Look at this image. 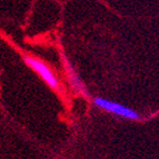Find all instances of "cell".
Returning a JSON list of instances; mask_svg holds the SVG:
<instances>
[{
	"label": "cell",
	"instance_id": "cell-3",
	"mask_svg": "<svg viewBox=\"0 0 159 159\" xmlns=\"http://www.w3.org/2000/svg\"><path fill=\"white\" fill-rule=\"evenodd\" d=\"M63 65H64L65 73L67 75L68 83H70V88L73 89L74 92L77 93V94H82V96H89L84 83L82 82V80L80 79L79 74L76 73L75 68L70 65V63L68 61V59L65 56H63Z\"/></svg>",
	"mask_w": 159,
	"mask_h": 159
},
{
	"label": "cell",
	"instance_id": "cell-2",
	"mask_svg": "<svg viewBox=\"0 0 159 159\" xmlns=\"http://www.w3.org/2000/svg\"><path fill=\"white\" fill-rule=\"evenodd\" d=\"M92 103L99 109H102L105 111L113 114L114 116L120 117L124 119H129V120H139L141 119V116L138 111H135L132 108L124 106L122 103L113 101V100L106 99L102 97H93Z\"/></svg>",
	"mask_w": 159,
	"mask_h": 159
},
{
	"label": "cell",
	"instance_id": "cell-1",
	"mask_svg": "<svg viewBox=\"0 0 159 159\" xmlns=\"http://www.w3.org/2000/svg\"><path fill=\"white\" fill-rule=\"evenodd\" d=\"M23 59L27 66L30 67L31 70H33L46 82V84L49 88H51L52 90L59 93L64 92V88L60 83L59 79L57 77V75L49 65H47L44 61H42L37 57L30 56V55H25L23 57Z\"/></svg>",
	"mask_w": 159,
	"mask_h": 159
}]
</instances>
